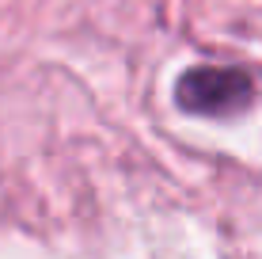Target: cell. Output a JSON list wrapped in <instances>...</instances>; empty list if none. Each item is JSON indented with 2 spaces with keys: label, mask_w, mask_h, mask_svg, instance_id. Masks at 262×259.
<instances>
[{
  "label": "cell",
  "mask_w": 262,
  "mask_h": 259,
  "mask_svg": "<svg viewBox=\"0 0 262 259\" xmlns=\"http://www.w3.org/2000/svg\"><path fill=\"white\" fill-rule=\"evenodd\" d=\"M175 99L186 114H205V118H228V114L247 111L255 99V80L243 69L228 65H198L186 69L175 84Z\"/></svg>",
  "instance_id": "6da1fadb"
}]
</instances>
